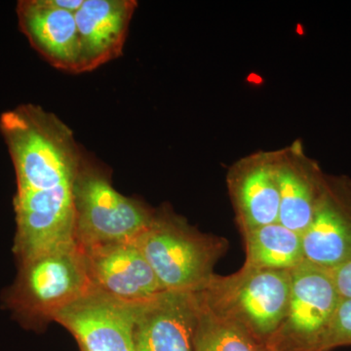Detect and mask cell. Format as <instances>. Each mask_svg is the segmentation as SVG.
Segmentation results:
<instances>
[{
    "label": "cell",
    "mask_w": 351,
    "mask_h": 351,
    "mask_svg": "<svg viewBox=\"0 0 351 351\" xmlns=\"http://www.w3.org/2000/svg\"><path fill=\"white\" fill-rule=\"evenodd\" d=\"M15 168L13 250L29 258L75 241V182L83 156L69 127L39 106L1 115Z\"/></svg>",
    "instance_id": "1"
},
{
    "label": "cell",
    "mask_w": 351,
    "mask_h": 351,
    "mask_svg": "<svg viewBox=\"0 0 351 351\" xmlns=\"http://www.w3.org/2000/svg\"><path fill=\"white\" fill-rule=\"evenodd\" d=\"M18 265L15 281L2 294V304L27 329H43L92 290L84 254L75 242Z\"/></svg>",
    "instance_id": "2"
},
{
    "label": "cell",
    "mask_w": 351,
    "mask_h": 351,
    "mask_svg": "<svg viewBox=\"0 0 351 351\" xmlns=\"http://www.w3.org/2000/svg\"><path fill=\"white\" fill-rule=\"evenodd\" d=\"M135 243L161 287L170 292H197L205 287L228 249L226 239L199 232L168 207L156 210Z\"/></svg>",
    "instance_id": "3"
},
{
    "label": "cell",
    "mask_w": 351,
    "mask_h": 351,
    "mask_svg": "<svg viewBox=\"0 0 351 351\" xmlns=\"http://www.w3.org/2000/svg\"><path fill=\"white\" fill-rule=\"evenodd\" d=\"M195 293L212 313L237 323L260 343H267L287 311L291 270L243 265L230 276L215 274L205 287Z\"/></svg>",
    "instance_id": "4"
},
{
    "label": "cell",
    "mask_w": 351,
    "mask_h": 351,
    "mask_svg": "<svg viewBox=\"0 0 351 351\" xmlns=\"http://www.w3.org/2000/svg\"><path fill=\"white\" fill-rule=\"evenodd\" d=\"M75 241L82 250L135 241L156 210L127 197L107 173L83 154L75 182Z\"/></svg>",
    "instance_id": "5"
},
{
    "label": "cell",
    "mask_w": 351,
    "mask_h": 351,
    "mask_svg": "<svg viewBox=\"0 0 351 351\" xmlns=\"http://www.w3.org/2000/svg\"><path fill=\"white\" fill-rule=\"evenodd\" d=\"M341 300L331 270L304 261L291 270L285 317L263 343L280 351H321Z\"/></svg>",
    "instance_id": "6"
},
{
    "label": "cell",
    "mask_w": 351,
    "mask_h": 351,
    "mask_svg": "<svg viewBox=\"0 0 351 351\" xmlns=\"http://www.w3.org/2000/svg\"><path fill=\"white\" fill-rule=\"evenodd\" d=\"M92 289L55 316L84 351H137L135 330L138 306Z\"/></svg>",
    "instance_id": "7"
},
{
    "label": "cell",
    "mask_w": 351,
    "mask_h": 351,
    "mask_svg": "<svg viewBox=\"0 0 351 351\" xmlns=\"http://www.w3.org/2000/svg\"><path fill=\"white\" fill-rule=\"evenodd\" d=\"M92 289L128 304H144L165 292L135 241L82 250Z\"/></svg>",
    "instance_id": "8"
},
{
    "label": "cell",
    "mask_w": 351,
    "mask_h": 351,
    "mask_svg": "<svg viewBox=\"0 0 351 351\" xmlns=\"http://www.w3.org/2000/svg\"><path fill=\"white\" fill-rule=\"evenodd\" d=\"M274 163L280 193L278 223L302 235L324 195L328 175L307 156L300 138L274 149Z\"/></svg>",
    "instance_id": "9"
},
{
    "label": "cell",
    "mask_w": 351,
    "mask_h": 351,
    "mask_svg": "<svg viewBox=\"0 0 351 351\" xmlns=\"http://www.w3.org/2000/svg\"><path fill=\"white\" fill-rule=\"evenodd\" d=\"M304 260L328 270L351 258V179L328 175L313 221L302 233Z\"/></svg>",
    "instance_id": "10"
},
{
    "label": "cell",
    "mask_w": 351,
    "mask_h": 351,
    "mask_svg": "<svg viewBox=\"0 0 351 351\" xmlns=\"http://www.w3.org/2000/svg\"><path fill=\"white\" fill-rule=\"evenodd\" d=\"M226 186L240 232L277 223L280 205L274 151H258L232 163Z\"/></svg>",
    "instance_id": "11"
},
{
    "label": "cell",
    "mask_w": 351,
    "mask_h": 351,
    "mask_svg": "<svg viewBox=\"0 0 351 351\" xmlns=\"http://www.w3.org/2000/svg\"><path fill=\"white\" fill-rule=\"evenodd\" d=\"M198 302L195 292L165 291L138 306L137 351H195Z\"/></svg>",
    "instance_id": "12"
},
{
    "label": "cell",
    "mask_w": 351,
    "mask_h": 351,
    "mask_svg": "<svg viewBox=\"0 0 351 351\" xmlns=\"http://www.w3.org/2000/svg\"><path fill=\"white\" fill-rule=\"evenodd\" d=\"M137 7L136 0H84L75 13L76 73H89L121 56Z\"/></svg>",
    "instance_id": "13"
},
{
    "label": "cell",
    "mask_w": 351,
    "mask_h": 351,
    "mask_svg": "<svg viewBox=\"0 0 351 351\" xmlns=\"http://www.w3.org/2000/svg\"><path fill=\"white\" fill-rule=\"evenodd\" d=\"M21 29L29 43L60 71L76 73L78 31L75 14L61 10L51 0H24L17 7Z\"/></svg>",
    "instance_id": "14"
},
{
    "label": "cell",
    "mask_w": 351,
    "mask_h": 351,
    "mask_svg": "<svg viewBox=\"0 0 351 351\" xmlns=\"http://www.w3.org/2000/svg\"><path fill=\"white\" fill-rule=\"evenodd\" d=\"M246 249L244 265L258 269L292 270L304 261L302 234L279 223L241 232Z\"/></svg>",
    "instance_id": "15"
},
{
    "label": "cell",
    "mask_w": 351,
    "mask_h": 351,
    "mask_svg": "<svg viewBox=\"0 0 351 351\" xmlns=\"http://www.w3.org/2000/svg\"><path fill=\"white\" fill-rule=\"evenodd\" d=\"M197 302L195 351H258L260 341L244 328L212 313L198 299Z\"/></svg>",
    "instance_id": "16"
},
{
    "label": "cell",
    "mask_w": 351,
    "mask_h": 351,
    "mask_svg": "<svg viewBox=\"0 0 351 351\" xmlns=\"http://www.w3.org/2000/svg\"><path fill=\"white\" fill-rule=\"evenodd\" d=\"M351 346V299L341 298L321 351Z\"/></svg>",
    "instance_id": "17"
},
{
    "label": "cell",
    "mask_w": 351,
    "mask_h": 351,
    "mask_svg": "<svg viewBox=\"0 0 351 351\" xmlns=\"http://www.w3.org/2000/svg\"><path fill=\"white\" fill-rule=\"evenodd\" d=\"M331 271L341 297L351 299V258Z\"/></svg>",
    "instance_id": "18"
},
{
    "label": "cell",
    "mask_w": 351,
    "mask_h": 351,
    "mask_svg": "<svg viewBox=\"0 0 351 351\" xmlns=\"http://www.w3.org/2000/svg\"><path fill=\"white\" fill-rule=\"evenodd\" d=\"M51 2L61 10L75 14L82 6L84 0H51Z\"/></svg>",
    "instance_id": "19"
},
{
    "label": "cell",
    "mask_w": 351,
    "mask_h": 351,
    "mask_svg": "<svg viewBox=\"0 0 351 351\" xmlns=\"http://www.w3.org/2000/svg\"><path fill=\"white\" fill-rule=\"evenodd\" d=\"M258 351H280L276 348H272L267 343H258Z\"/></svg>",
    "instance_id": "20"
},
{
    "label": "cell",
    "mask_w": 351,
    "mask_h": 351,
    "mask_svg": "<svg viewBox=\"0 0 351 351\" xmlns=\"http://www.w3.org/2000/svg\"><path fill=\"white\" fill-rule=\"evenodd\" d=\"M80 351H84V350H80Z\"/></svg>",
    "instance_id": "21"
}]
</instances>
